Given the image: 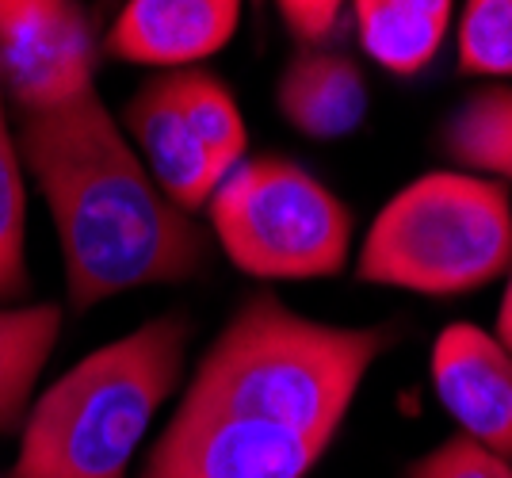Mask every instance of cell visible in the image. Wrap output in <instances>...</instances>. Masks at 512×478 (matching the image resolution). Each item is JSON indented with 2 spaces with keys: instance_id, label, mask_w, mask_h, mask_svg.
Returning <instances> with one entry per match:
<instances>
[{
  "instance_id": "18",
  "label": "cell",
  "mask_w": 512,
  "mask_h": 478,
  "mask_svg": "<svg viewBox=\"0 0 512 478\" xmlns=\"http://www.w3.org/2000/svg\"><path fill=\"white\" fill-rule=\"evenodd\" d=\"M279 20L287 23V31L299 39L302 46H321L341 23L344 8L352 0H272Z\"/></svg>"
},
{
  "instance_id": "4",
  "label": "cell",
  "mask_w": 512,
  "mask_h": 478,
  "mask_svg": "<svg viewBox=\"0 0 512 478\" xmlns=\"http://www.w3.org/2000/svg\"><path fill=\"white\" fill-rule=\"evenodd\" d=\"M512 268V192L470 169L409 180L371 218L356 280L425 299L482 291Z\"/></svg>"
},
{
  "instance_id": "2",
  "label": "cell",
  "mask_w": 512,
  "mask_h": 478,
  "mask_svg": "<svg viewBox=\"0 0 512 478\" xmlns=\"http://www.w3.org/2000/svg\"><path fill=\"white\" fill-rule=\"evenodd\" d=\"M394 341L390 326L314 322L260 291L199 356L180 410L283 425L333 448L356 394Z\"/></svg>"
},
{
  "instance_id": "17",
  "label": "cell",
  "mask_w": 512,
  "mask_h": 478,
  "mask_svg": "<svg viewBox=\"0 0 512 478\" xmlns=\"http://www.w3.org/2000/svg\"><path fill=\"white\" fill-rule=\"evenodd\" d=\"M402 478H512V459L455 433L413 459Z\"/></svg>"
},
{
  "instance_id": "14",
  "label": "cell",
  "mask_w": 512,
  "mask_h": 478,
  "mask_svg": "<svg viewBox=\"0 0 512 478\" xmlns=\"http://www.w3.org/2000/svg\"><path fill=\"white\" fill-rule=\"evenodd\" d=\"M0 77V306L31 295L27 268V165Z\"/></svg>"
},
{
  "instance_id": "1",
  "label": "cell",
  "mask_w": 512,
  "mask_h": 478,
  "mask_svg": "<svg viewBox=\"0 0 512 478\" xmlns=\"http://www.w3.org/2000/svg\"><path fill=\"white\" fill-rule=\"evenodd\" d=\"M16 134L58 234L73 310L207 272L211 238L153 184L96 85L50 108L16 111Z\"/></svg>"
},
{
  "instance_id": "13",
  "label": "cell",
  "mask_w": 512,
  "mask_h": 478,
  "mask_svg": "<svg viewBox=\"0 0 512 478\" xmlns=\"http://www.w3.org/2000/svg\"><path fill=\"white\" fill-rule=\"evenodd\" d=\"M440 150L459 169L512 184V85H486L448 115Z\"/></svg>"
},
{
  "instance_id": "20",
  "label": "cell",
  "mask_w": 512,
  "mask_h": 478,
  "mask_svg": "<svg viewBox=\"0 0 512 478\" xmlns=\"http://www.w3.org/2000/svg\"><path fill=\"white\" fill-rule=\"evenodd\" d=\"M497 341L512 352V268H509V283H505V295H501V306H497Z\"/></svg>"
},
{
  "instance_id": "8",
  "label": "cell",
  "mask_w": 512,
  "mask_h": 478,
  "mask_svg": "<svg viewBox=\"0 0 512 478\" xmlns=\"http://www.w3.org/2000/svg\"><path fill=\"white\" fill-rule=\"evenodd\" d=\"M428 379L459 433L512 459V352L497 333L474 322L444 326L428 352Z\"/></svg>"
},
{
  "instance_id": "7",
  "label": "cell",
  "mask_w": 512,
  "mask_h": 478,
  "mask_svg": "<svg viewBox=\"0 0 512 478\" xmlns=\"http://www.w3.org/2000/svg\"><path fill=\"white\" fill-rule=\"evenodd\" d=\"M325 452L329 444L283 425L176 406L138 478H306Z\"/></svg>"
},
{
  "instance_id": "10",
  "label": "cell",
  "mask_w": 512,
  "mask_h": 478,
  "mask_svg": "<svg viewBox=\"0 0 512 478\" xmlns=\"http://www.w3.org/2000/svg\"><path fill=\"white\" fill-rule=\"evenodd\" d=\"M119 123H123L138 161L153 176V184L180 211H188V215L207 211V203L226 176L211 161V153L203 150L199 134L192 131L188 115L172 92L169 73L142 81V88L127 100Z\"/></svg>"
},
{
  "instance_id": "3",
  "label": "cell",
  "mask_w": 512,
  "mask_h": 478,
  "mask_svg": "<svg viewBox=\"0 0 512 478\" xmlns=\"http://www.w3.org/2000/svg\"><path fill=\"white\" fill-rule=\"evenodd\" d=\"M192 322L157 314L81 356L35 394L12 478H130L134 456L188 368Z\"/></svg>"
},
{
  "instance_id": "5",
  "label": "cell",
  "mask_w": 512,
  "mask_h": 478,
  "mask_svg": "<svg viewBox=\"0 0 512 478\" xmlns=\"http://www.w3.org/2000/svg\"><path fill=\"white\" fill-rule=\"evenodd\" d=\"M226 261L253 280H329L352 253V211L291 157H245L207 203Z\"/></svg>"
},
{
  "instance_id": "16",
  "label": "cell",
  "mask_w": 512,
  "mask_h": 478,
  "mask_svg": "<svg viewBox=\"0 0 512 478\" xmlns=\"http://www.w3.org/2000/svg\"><path fill=\"white\" fill-rule=\"evenodd\" d=\"M455 69L470 81H512V0H463L455 23Z\"/></svg>"
},
{
  "instance_id": "6",
  "label": "cell",
  "mask_w": 512,
  "mask_h": 478,
  "mask_svg": "<svg viewBox=\"0 0 512 478\" xmlns=\"http://www.w3.org/2000/svg\"><path fill=\"white\" fill-rule=\"evenodd\" d=\"M104 39L81 0H0V77L12 111L62 104L96 85Z\"/></svg>"
},
{
  "instance_id": "9",
  "label": "cell",
  "mask_w": 512,
  "mask_h": 478,
  "mask_svg": "<svg viewBox=\"0 0 512 478\" xmlns=\"http://www.w3.org/2000/svg\"><path fill=\"white\" fill-rule=\"evenodd\" d=\"M245 0H119L104 54L161 73L195 69L226 50L241 27Z\"/></svg>"
},
{
  "instance_id": "19",
  "label": "cell",
  "mask_w": 512,
  "mask_h": 478,
  "mask_svg": "<svg viewBox=\"0 0 512 478\" xmlns=\"http://www.w3.org/2000/svg\"><path fill=\"white\" fill-rule=\"evenodd\" d=\"M352 4H367V8H390V12H406V16L444 23V27H451V12H455V0H352Z\"/></svg>"
},
{
  "instance_id": "12",
  "label": "cell",
  "mask_w": 512,
  "mask_h": 478,
  "mask_svg": "<svg viewBox=\"0 0 512 478\" xmlns=\"http://www.w3.org/2000/svg\"><path fill=\"white\" fill-rule=\"evenodd\" d=\"M62 318L58 303L0 306V433H20L43 368L58 348Z\"/></svg>"
},
{
  "instance_id": "11",
  "label": "cell",
  "mask_w": 512,
  "mask_h": 478,
  "mask_svg": "<svg viewBox=\"0 0 512 478\" xmlns=\"http://www.w3.org/2000/svg\"><path fill=\"white\" fill-rule=\"evenodd\" d=\"M363 69L329 46H299L276 81V108L287 127L310 142H341L367 119Z\"/></svg>"
},
{
  "instance_id": "15",
  "label": "cell",
  "mask_w": 512,
  "mask_h": 478,
  "mask_svg": "<svg viewBox=\"0 0 512 478\" xmlns=\"http://www.w3.org/2000/svg\"><path fill=\"white\" fill-rule=\"evenodd\" d=\"M169 81L203 150L211 153L222 176H230L249 157V127H245L234 92L226 88L222 77H214L207 69H172Z\"/></svg>"
}]
</instances>
